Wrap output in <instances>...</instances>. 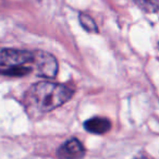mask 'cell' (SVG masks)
<instances>
[{
  "label": "cell",
  "instance_id": "ba28073f",
  "mask_svg": "<svg viewBox=\"0 0 159 159\" xmlns=\"http://www.w3.org/2000/svg\"><path fill=\"white\" fill-rule=\"evenodd\" d=\"M143 10L147 12L159 11V0H135Z\"/></svg>",
  "mask_w": 159,
  "mask_h": 159
},
{
  "label": "cell",
  "instance_id": "6da1fadb",
  "mask_svg": "<svg viewBox=\"0 0 159 159\" xmlns=\"http://www.w3.org/2000/svg\"><path fill=\"white\" fill-rule=\"evenodd\" d=\"M73 93V89L66 85L44 81L34 84L25 94L24 100L31 112L46 113L62 106Z\"/></svg>",
  "mask_w": 159,
  "mask_h": 159
},
{
  "label": "cell",
  "instance_id": "5b68a950",
  "mask_svg": "<svg viewBox=\"0 0 159 159\" xmlns=\"http://www.w3.org/2000/svg\"><path fill=\"white\" fill-rule=\"evenodd\" d=\"M84 128L86 131L93 134H105L111 129V123L105 118H92L84 122Z\"/></svg>",
  "mask_w": 159,
  "mask_h": 159
},
{
  "label": "cell",
  "instance_id": "8992f818",
  "mask_svg": "<svg viewBox=\"0 0 159 159\" xmlns=\"http://www.w3.org/2000/svg\"><path fill=\"white\" fill-rule=\"evenodd\" d=\"M32 71L33 68L30 66H18L0 69V74L8 75V76H23V75L30 74Z\"/></svg>",
  "mask_w": 159,
  "mask_h": 159
},
{
  "label": "cell",
  "instance_id": "52a82bcc",
  "mask_svg": "<svg viewBox=\"0 0 159 159\" xmlns=\"http://www.w3.org/2000/svg\"><path fill=\"white\" fill-rule=\"evenodd\" d=\"M80 23H81V25L83 26V29L86 30L87 32L96 33V32L98 31L95 21H94L93 18H91L89 14L80 13Z\"/></svg>",
  "mask_w": 159,
  "mask_h": 159
},
{
  "label": "cell",
  "instance_id": "277c9868",
  "mask_svg": "<svg viewBox=\"0 0 159 159\" xmlns=\"http://www.w3.org/2000/svg\"><path fill=\"white\" fill-rule=\"evenodd\" d=\"M85 154V148L76 139H70L62 144L58 149L57 155L61 158H80Z\"/></svg>",
  "mask_w": 159,
  "mask_h": 159
},
{
  "label": "cell",
  "instance_id": "3957f363",
  "mask_svg": "<svg viewBox=\"0 0 159 159\" xmlns=\"http://www.w3.org/2000/svg\"><path fill=\"white\" fill-rule=\"evenodd\" d=\"M34 66L37 75L46 79H52L57 75L58 62L52 55L46 51H34Z\"/></svg>",
  "mask_w": 159,
  "mask_h": 159
},
{
  "label": "cell",
  "instance_id": "7a4b0ae2",
  "mask_svg": "<svg viewBox=\"0 0 159 159\" xmlns=\"http://www.w3.org/2000/svg\"><path fill=\"white\" fill-rule=\"evenodd\" d=\"M29 64H34V51L0 48V66L10 68Z\"/></svg>",
  "mask_w": 159,
  "mask_h": 159
}]
</instances>
